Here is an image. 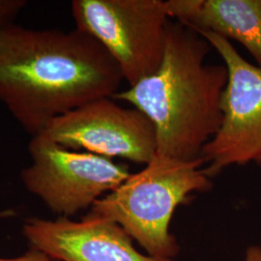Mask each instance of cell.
Wrapping results in <instances>:
<instances>
[{
    "label": "cell",
    "mask_w": 261,
    "mask_h": 261,
    "mask_svg": "<svg viewBox=\"0 0 261 261\" xmlns=\"http://www.w3.org/2000/svg\"><path fill=\"white\" fill-rule=\"evenodd\" d=\"M124 77L87 33L0 27V102L32 137L57 117L120 91Z\"/></svg>",
    "instance_id": "cell-1"
},
{
    "label": "cell",
    "mask_w": 261,
    "mask_h": 261,
    "mask_svg": "<svg viewBox=\"0 0 261 261\" xmlns=\"http://www.w3.org/2000/svg\"><path fill=\"white\" fill-rule=\"evenodd\" d=\"M211 45L180 21H168L165 55L158 70L112 99L130 103L153 123L157 153L181 161L201 158L221 128L224 65L205 62Z\"/></svg>",
    "instance_id": "cell-2"
},
{
    "label": "cell",
    "mask_w": 261,
    "mask_h": 261,
    "mask_svg": "<svg viewBox=\"0 0 261 261\" xmlns=\"http://www.w3.org/2000/svg\"><path fill=\"white\" fill-rule=\"evenodd\" d=\"M203 165L202 158L181 161L156 153L145 168L95 201L90 214L119 224L151 256L173 259L179 246L170 222L193 193L210 189Z\"/></svg>",
    "instance_id": "cell-3"
},
{
    "label": "cell",
    "mask_w": 261,
    "mask_h": 261,
    "mask_svg": "<svg viewBox=\"0 0 261 261\" xmlns=\"http://www.w3.org/2000/svg\"><path fill=\"white\" fill-rule=\"evenodd\" d=\"M76 29L95 38L130 86L154 74L166 48L170 16L163 0H74Z\"/></svg>",
    "instance_id": "cell-4"
},
{
    "label": "cell",
    "mask_w": 261,
    "mask_h": 261,
    "mask_svg": "<svg viewBox=\"0 0 261 261\" xmlns=\"http://www.w3.org/2000/svg\"><path fill=\"white\" fill-rule=\"evenodd\" d=\"M31 164L21 172L30 193L60 217L88 208L129 177V169L93 153L69 149L46 135L31 138Z\"/></svg>",
    "instance_id": "cell-5"
},
{
    "label": "cell",
    "mask_w": 261,
    "mask_h": 261,
    "mask_svg": "<svg viewBox=\"0 0 261 261\" xmlns=\"http://www.w3.org/2000/svg\"><path fill=\"white\" fill-rule=\"evenodd\" d=\"M196 32L223 58L228 74L221 128L201 151L205 173L212 177L232 165L261 164V68L244 59L229 40L211 31Z\"/></svg>",
    "instance_id": "cell-6"
},
{
    "label": "cell",
    "mask_w": 261,
    "mask_h": 261,
    "mask_svg": "<svg viewBox=\"0 0 261 261\" xmlns=\"http://www.w3.org/2000/svg\"><path fill=\"white\" fill-rule=\"evenodd\" d=\"M43 134L69 149L137 164H148L157 153V135L149 118L108 97L57 117Z\"/></svg>",
    "instance_id": "cell-7"
},
{
    "label": "cell",
    "mask_w": 261,
    "mask_h": 261,
    "mask_svg": "<svg viewBox=\"0 0 261 261\" xmlns=\"http://www.w3.org/2000/svg\"><path fill=\"white\" fill-rule=\"evenodd\" d=\"M23 233L32 247L56 261H176L139 252L119 224L89 214L75 222L28 219Z\"/></svg>",
    "instance_id": "cell-8"
},
{
    "label": "cell",
    "mask_w": 261,
    "mask_h": 261,
    "mask_svg": "<svg viewBox=\"0 0 261 261\" xmlns=\"http://www.w3.org/2000/svg\"><path fill=\"white\" fill-rule=\"evenodd\" d=\"M170 18L240 43L261 68V0H168Z\"/></svg>",
    "instance_id": "cell-9"
},
{
    "label": "cell",
    "mask_w": 261,
    "mask_h": 261,
    "mask_svg": "<svg viewBox=\"0 0 261 261\" xmlns=\"http://www.w3.org/2000/svg\"><path fill=\"white\" fill-rule=\"evenodd\" d=\"M25 5L24 0H0V27L10 23Z\"/></svg>",
    "instance_id": "cell-10"
},
{
    "label": "cell",
    "mask_w": 261,
    "mask_h": 261,
    "mask_svg": "<svg viewBox=\"0 0 261 261\" xmlns=\"http://www.w3.org/2000/svg\"><path fill=\"white\" fill-rule=\"evenodd\" d=\"M0 261H53L45 252L32 247L25 254L16 258H0Z\"/></svg>",
    "instance_id": "cell-11"
},
{
    "label": "cell",
    "mask_w": 261,
    "mask_h": 261,
    "mask_svg": "<svg viewBox=\"0 0 261 261\" xmlns=\"http://www.w3.org/2000/svg\"><path fill=\"white\" fill-rule=\"evenodd\" d=\"M244 261H261V247L250 246L246 251Z\"/></svg>",
    "instance_id": "cell-12"
},
{
    "label": "cell",
    "mask_w": 261,
    "mask_h": 261,
    "mask_svg": "<svg viewBox=\"0 0 261 261\" xmlns=\"http://www.w3.org/2000/svg\"><path fill=\"white\" fill-rule=\"evenodd\" d=\"M14 215H15V212L13 210H3V211H0V219L9 218Z\"/></svg>",
    "instance_id": "cell-13"
},
{
    "label": "cell",
    "mask_w": 261,
    "mask_h": 261,
    "mask_svg": "<svg viewBox=\"0 0 261 261\" xmlns=\"http://www.w3.org/2000/svg\"><path fill=\"white\" fill-rule=\"evenodd\" d=\"M53 261H56V260H53Z\"/></svg>",
    "instance_id": "cell-14"
}]
</instances>
